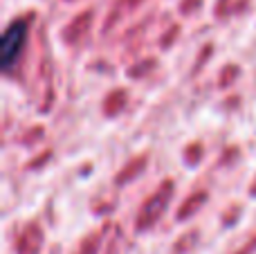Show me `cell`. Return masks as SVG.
<instances>
[{
	"instance_id": "obj_1",
	"label": "cell",
	"mask_w": 256,
	"mask_h": 254,
	"mask_svg": "<svg viewBox=\"0 0 256 254\" xmlns=\"http://www.w3.org/2000/svg\"><path fill=\"white\" fill-rule=\"evenodd\" d=\"M25 40H27V20L25 18H16L2 34V70L4 72L12 70L14 63L18 61L22 48H25Z\"/></svg>"
},
{
	"instance_id": "obj_2",
	"label": "cell",
	"mask_w": 256,
	"mask_h": 254,
	"mask_svg": "<svg viewBox=\"0 0 256 254\" xmlns=\"http://www.w3.org/2000/svg\"><path fill=\"white\" fill-rule=\"evenodd\" d=\"M171 194H173V182H171V180H166V182H164L162 187H160L158 192H155L153 196L144 202V205H142L140 214H137V230H140V232H142V230L153 228L155 220L160 218V214L166 210Z\"/></svg>"
},
{
	"instance_id": "obj_3",
	"label": "cell",
	"mask_w": 256,
	"mask_h": 254,
	"mask_svg": "<svg viewBox=\"0 0 256 254\" xmlns=\"http://www.w3.org/2000/svg\"><path fill=\"white\" fill-rule=\"evenodd\" d=\"M40 241H43V236H40V228L38 225H30V228L22 232V236H18L16 250L20 254H36L40 250Z\"/></svg>"
},
{
	"instance_id": "obj_4",
	"label": "cell",
	"mask_w": 256,
	"mask_h": 254,
	"mask_svg": "<svg viewBox=\"0 0 256 254\" xmlns=\"http://www.w3.org/2000/svg\"><path fill=\"white\" fill-rule=\"evenodd\" d=\"M204 200H207V192H198V194H194V196H189L184 205L178 210V220H186L198 207L204 205Z\"/></svg>"
},
{
	"instance_id": "obj_5",
	"label": "cell",
	"mask_w": 256,
	"mask_h": 254,
	"mask_svg": "<svg viewBox=\"0 0 256 254\" xmlns=\"http://www.w3.org/2000/svg\"><path fill=\"white\" fill-rule=\"evenodd\" d=\"M144 166H146V156H140L137 160H132L130 164H128L126 169L117 176V184H124V182H128V180H132L142 169H144Z\"/></svg>"
},
{
	"instance_id": "obj_6",
	"label": "cell",
	"mask_w": 256,
	"mask_h": 254,
	"mask_svg": "<svg viewBox=\"0 0 256 254\" xmlns=\"http://www.w3.org/2000/svg\"><path fill=\"white\" fill-rule=\"evenodd\" d=\"M90 20H92V12H84L79 18H74V20H72V25L68 27L63 34H70V32H72V38L70 40H79L81 38V30H84V27H88Z\"/></svg>"
},
{
	"instance_id": "obj_7",
	"label": "cell",
	"mask_w": 256,
	"mask_h": 254,
	"mask_svg": "<svg viewBox=\"0 0 256 254\" xmlns=\"http://www.w3.org/2000/svg\"><path fill=\"white\" fill-rule=\"evenodd\" d=\"M126 92L124 90H115V92L110 94V97L106 99V104H104V108H106V112H110V115H115L117 110H120L122 106H124L126 104Z\"/></svg>"
},
{
	"instance_id": "obj_8",
	"label": "cell",
	"mask_w": 256,
	"mask_h": 254,
	"mask_svg": "<svg viewBox=\"0 0 256 254\" xmlns=\"http://www.w3.org/2000/svg\"><path fill=\"white\" fill-rule=\"evenodd\" d=\"M194 241H196V232H189L184 241H182V243L178 241V243H176V252H184L186 248H189V243H194Z\"/></svg>"
},
{
	"instance_id": "obj_9",
	"label": "cell",
	"mask_w": 256,
	"mask_h": 254,
	"mask_svg": "<svg viewBox=\"0 0 256 254\" xmlns=\"http://www.w3.org/2000/svg\"><path fill=\"white\" fill-rule=\"evenodd\" d=\"M194 7H200V0H182V4H180L182 14H191Z\"/></svg>"
}]
</instances>
